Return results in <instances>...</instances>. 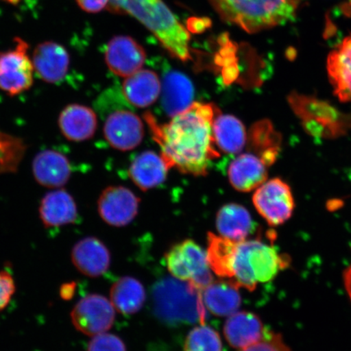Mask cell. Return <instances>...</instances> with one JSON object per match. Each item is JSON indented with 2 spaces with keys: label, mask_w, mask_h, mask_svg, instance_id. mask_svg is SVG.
Listing matches in <instances>:
<instances>
[{
  "label": "cell",
  "mask_w": 351,
  "mask_h": 351,
  "mask_svg": "<svg viewBox=\"0 0 351 351\" xmlns=\"http://www.w3.org/2000/svg\"><path fill=\"white\" fill-rule=\"evenodd\" d=\"M104 134L110 146L116 150H134L144 138L143 122L137 114L130 110H117L105 120Z\"/></svg>",
  "instance_id": "cell-11"
},
{
  "label": "cell",
  "mask_w": 351,
  "mask_h": 351,
  "mask_svg": "<svg viewBox=\"0 0 351 351\" xmlns=\"http://www.w3.org/2000/svg\"><path fill=\"white\" fill-rule=\"evenodd\" d=\"M215 145L223 152L235 155L243 150L247 143V133L243 123L232 115H223L219 112L213 124Z\"/></svg>",
  "instance_id": "cell-25"
},
{
  "label": "cell",
  "mask_w": 351,
  "mask_h": 351,
  "mask_svg": "<svg viewBox=\"0 0 351 351\" xmlns=\"http://www.w3.org/2000/svg\"><path fill=\"white\" fill-rule=\"evenodd\" d=\"M36 182L44 187L59 189L69 181L72 167L67 157L54 150H44L37 154L32 165Z\"/></svg>",
  "instance_id": "cell-15"
},
{
  "label": "cell",
  "mask_w": 351,
  "mask_h": 351,
  "mask_svg": "<svg viewBox=\"0 0 351 351\" xmlns=\"http://www.w3.org/2000/svg\"><path fill=\"white\" fill-rule=\"evenodd\" d=\"M208 261L210 269L221 278L230 279V265L237 241L208 232Z\"/></svg>",
  "instance_id": "cell-30"
},
{
  "label": "cell",
  "mask_w": 351,
  "mask_h": 351,
  "mask_svg": "<svg viewBox=\"0 0 351 351\" xmlns=\"http://www.w3.org/2000/svg\"><path fill=\"white\" fill-rule=\"evenodd\" d=\"M162 82L157 74L149 69L125 77L122 84V93L127 102L134 107L144 108L152 106L160 98Z\"/></svg>",
  "instance_id": "cell-20"
},
{
  "label": "cell",
  "mask_w": 351,
  "mask_h": 351,
  "mask_svg": "<svg viewBox=\"0 0 351 351\" xmlns=\"http://www.w3.org/2000/svg\"><path fill=\"white\" fill-rule=\"evenodd\" d=\"M287 262L274 247L261 240L239 241L232 257L230 280L254 291L258 283L273 280Z\"/></svg>",
  "instance_id": "cell-4"
},
{
  "label": "cell",
  "mask_w": 351,
  "mask_h": 351,
  "mask_svg": "<svg viewBox=\"0 0 351 351\" xmlns=\"http://www.w3.org/2000/svg\"><path fill=\"white\" fill-rule=\"evenodd\" d=\"M223 20L249 34L287 23L295 16L302 0H210Z\"/></svg>",
  "instance_id": "cell-3"
},
{
  "label": "cell",
  "mask_w": 351,
  "mask_h": 351,
  "mask_svg": "<svg viewBox=\"0 0 351 351\" xmlns=\"http://www.w3.org/2000/svg\"><path fill=\"white\" fill-rule=\"evenodd\" d=\"M161 102L170 117L185 111L194 103L195 89L190 79L183 73L171 71L162 82Z\"/></svg>",
  "instance_id": "cell-22"
},
{
  "label": "cell",
  "mask_w": 351,
  "mask_h": 351,
  "mask_svg": "<svg viewBox=\"0 0 351 351\" xmlns=\"http://www.w3.org/2000/svg\"><path fill=\"white\" fill-rule=\"evenodd\" d=\"M15 282L6 271H0V311L5 308L15 293Z\"/></svg>",
  "instance_id": "cell-35"
},
{
  "label": "cell",
  "mask_w": 351,
  "mask_h": 351,
  "mask_svg": "<svg viewBox=\"0 0 351 351\" xmlns=\"http://www.w3.org/2000/svg\"><path fill=\"white\" fill-rule=\"evenodd\" d=\"M265 331L260 318L247 311L231 315L223 327V333L230 345L241 350L257 343Z\"/></svg>",
  "instance_id": "cell-23"
},
{
  "label": "cell",
  "mask_w": 351,
  "mask_h": 351,
  "mask_svg": "<svg viewBox=\"0 0 351 351\" xmlns=\"http://www.w3.org/2000/svg\"><path fill=\"white\" fill-rule=\"evenodd\" d=\"M76 291V284L74 282L66 283L60 288V296L64 300H69L73 297Z\"/></svg>",
  "instance_id": "cell-37"
},
{
  "label": "cell",
  "mask_w": 351,
  "mask_h": 351,
  "mask_svg": "<svg viewBox=\"0 0 351 351\" xmlns=\"http://www.w3.org/2000/svg\"><path fill=\"white\" fill-rule=\"evenodd\" d=\"M39 217L47 228L75 223L78 217L76 202L64 189H56L43 197L39 206Z\"/></svg>",
  "instance_id": "cell-18"
},
{
  "label": "cell",
  "mask_w": 351,
  "mask_h": 351,
  "mask_svg": "<svg viewBox=\"0 0 351 351\" xmlns=\"http://www.w3.org/2000/svg\"><path fill=\"white\" fill-rule=\"evenodd\" d=\"M23 143L20 139L14 138L11 136H8L0 133V165H1L2 172H11L10 167L6 164L8 162L16 170L17 165L21 160L20 158L12 156V153L17 155H23L24 152Z\"/></svg>",
  "instance_id": "cell-32"
},
{
  "label": "cell",
  "mask_w": 351,
  "mask_h": 351,
  "mask_svg": "<svg viewBox=\"0 0 351 351\" xmlns=\"http://www.w3.org/2000/svg\"><path fill=\"white\" fill-rule=\"evenodd\" d=\"M147 56L143 47L129 36H117L109 41L105 62L117 76L128 77L143 69Z\"/></svg>",
  "instance_id": "cell-13"
},
{
  "label": "cell",
  "mask_w": 351,
  "mask_h": 351,
  "mask_svg": "<svg viewBox=\"0 0 351 351\" xmlns=\"http://www.w3.org/2000/svg\"><path fill=\"white\" fill-rule=\"evenodd\" d=\"M327 70L337 97L351 102V35L329 54Z\"/></svg>",
  "instance_id": "cell-24"
},
{
  "label": "cell",
  "mask_w": 351,
  "mask_h": 351,
  "mask_svg": "<svg viewBox=\"0 0 351 351\" xmlns=\"http://www.w3.org/2000/svg\"><path fill=\"white\" fill-rule=\"evenodd\" d=\"M345 287L351 300V266L345 274Z\"/></svg>",
  "instance_id": "cell-38"
},
{
  "label": "cell",
  "mask_w": 351,
  "mask_h": 351,
  "mask_svg": "<svg viewBox=\"0 0 351 351\" xmlns=\"http://www.w3.org/2000/svg\"><path fill=\"white\" fill-rule=\"evenodd\" d=\"M239 287L231 280H217L203 289L204 304L218 317H230L239 310L241 298Z\"/></svg>",
  "instance_id": "cell-27"
},
{
  "label": "cell",
  "mask_w": 351,
  "mask_h": 351,
  "mask_svg": "<svg viewBox=\"0 0 351 351\" xmlns=\"http://www.w3.org/2000/svg\"><path fill=\"white\" fill-rule=\"evenodd\" d=\"M202 291L188 282L165 278L153 289L157 317L171 324L204 323L206 311Z\"/></svg>",
  "instance_id": "cell-5"
},
{
  "label": "cell",
  "mask_w": 351,
  "mask_h": 351,
  "mask_svg": "<svg viewBox=\"0 0 351 351\" xmlns=\"http://www.w3.org/2000/svg\"><path fill=\"white\" fill-rule=\"evenodd\" d=\"M228 178L235 190L252 191L267 181V166L253 153L241 154L230 164Z\"/></svg>",
  "instance_id": "cell-19"
},
{
  "label": "cell",
  "mask_w": 351,
  "mask_h": 351,
  "mask_svg": "<svg viewBox=\"0 0 351 351\" xmlns=\"http://www.w3.org/2000/svg\"><path fill=\"white\" fill-rule=\"evenodd\" d=\"M140 200L128 188L109 186L101 193L98 212L101 218L114 227L128 225L137 216Z\"/></svg>",
  "instance_id": "cell-12"
},
{
  "label": "cell",
  "mask_w": 351,
  "mask_h": 351,
  "mask_svg": "<svg viewBox=\"0 0 351 351\" xmlns=\"http://www.w3.org/2000/svg\"><path fill=\"white\" fill-rule=\"evenodd\" d=\"M72 261L83 275L98 278L108 270L111 256L102 241L94 237H88L74 245Z\"/></svg>",
  "instance_id": "cell-16"
},
{
  "label": "cell",
  "mask_w": 351,
  "mask_h": 351,
  "mask_svg": "<svg viewBox=\"0 0 351 351\" xmlns=\"http://www.w3.org/2000/svg\"><path fill=\"white\" fill-rule=\"evenodd\" d=\"M257 212L271 226L282 225L291 217L295 199L291 189L280 178H274L257 188L253 195Z\"/></svg>",
  "instance_id": "cell-9"
},
{
  "label": "cell",
  "mask_w": 351,
  "mask_h": 351,
  "mask_svg": "<svg viewBox=\"0 0 351 351\" xmlns=\"http://www.w3.org/2000/svg\"><path fill=\"white\" fill-rule=\"evenodd\" d=\"M240 351H291L285 344L282 337L273 332L265 331L263 339L249 348Z\"/></svg>",
  "instance_id": "cell-34"
},
{
  "label": "cell",
  "mask_w": 351,
  "mask_h": 351,
  "mask_svg": "<svg viewBox=\"0 0 351 351\" xmlns=\"http://www.w3.org/2000/svg\"><path fill=\"white\" fill-rule=\"evenodd\" d=\"M289 102L311 134L335 138L344 135L351 128V117L341 114L323 101L292 93Z\"/></svg>",
  "instance_id": "cell-6"
},
{
  "label": "cell",
  "mask_w": 351,
  "mask_h": 351,
  "mask_svg": "<svg viewBox=\"0 0 351 351\" xmlns=\"http://www.w3.org/2000/svg\"><path fill=\"white\" fill-rule=\"evenodd\" d=\"M112 304L119 313L132 315L141 310L146 293L139 280L125 276L117 280L111 289Z\"/></svg>",
  "instance_id": "cell-29"
},
{
  "label": "cell",
  "mask_w": 351,
  "mask_h": 351,
  "mask_svg": "<svg viewBox=\"0 0 351 351\" xmlns=\"http://www.w3.org/2000/svg\"><path fill=\"white\" fill-rule=\"evenodd\" d=\"M184 351H222L221 337L213 328L204 324L195 327L186 337Z\"/></svg>",
  "instance_id": "cell-31"
},
{
  "label": "cell",
  "mask_w": 351,
  "mask_h": 351,
  "mask_svg": "<svg viewBox=\"0 0 351 351\" xmlns=\"http://www.w3.org/2000/svg\"><path fill=\"white\" fill-rule=\"evenodd\" d=\"M32 62L34 72L43 81L55 84L67 75L70 56L64 46L47 41L35 47Z\"/></svg>",
  "instance_id": "cell-14"
},
{
  "label": "cell",
  "mask_w": 351,
  "mask_h": 351,
  "mask_svg": "<svg viewBox=\"0 0 351 351\" xmlns=\"http://www.w3.org/2000/svg\"><path fill=\"white\" fill-rule=\"evenodd\" d=\"M170 169L161 154L146 151L132 162L129 176L136 186L146 191L163 183Z\"/></svg>",
  "instance_id": "cell-21"
},
{
  "label": "cell",
  "mask_w": 351,
  "mask_h": 351,
  "mask_svg": "<svg viewBox=\"0 0 351 351\" xmlns=\"http://www.w3.org/2000/svg\"><path fill=\"white\" fill-rule=\"evenodd\" d=\"M218 112L213 104L194 102L167 124L160 125L151 113L145 115V120L171 169L203 176L208 173L210 162L219 156L213 134Z\"/></svg>",
  "instance_id": "cell-1"
},
{
  "label": "cell",
  "mask_w": 351,
  "mask_h": 351,
  "mask_svg": "<svg viewBox=\"0 0 351 351\" xmlns=\"http://www.w3.org/2000/svg\"><path fill=\"white\" fill-rule=\"evenodd\" d=\"M16 46L0 52V90L10 96L23 93L34 83V66L28 43L15 38Z\"/></svg>",
  "instance_id": "cell-8"
},
{
  "label": "cell",
  "mask_w": 351,
  "mask_h": 351,
  "mask_svg": "<svg viewBox=\"0 0 351 351\" xmlns=\"http://www.w3.org/2000/svg\"><path fill=\"white\" fill-rule=\"evenodd\" d=\"M77 330L87 336H96L109 330L115 320V307L108 298L89 295L79 301L71 313Z\"/></svg>",
  "instance_id": "cell-10"
},
{
  "label": "cell",
  "mask_w": 351,
  "mask_h": 351,
  "mask_svg": "<svg viewBox=\"0 0 351 351\" xmlns=\"http://www.w3.org/2000/svg\"><path fill=\"white\" fill-rule=\"evenodd\" d=\"M282 140V135L269 120L256 122L247 134L250 149L267 167L274 164L278 159Z\"/></svg>",
  "instance_id": "cell-26"
},
{
  "label": "cell",
  "mask_w": 351,
  "mask_h": 351,
  "mask_svg": "<svg viewBox=\"0 0 351 351\" xmlns=\"http://www.w3.org/2000/svg\"><path fill=\"white\" fill-rule=\"evenodd\" d=\"M58 124L65 138L77 143L93 137L97 130L98 119L90 108L73 104L67 105L61 111Z\"/></svg>",
  "instance_id": "cell-17"
},
{
  "label": "cell",
  "mask_w": 351,
  "mask_h": 351,
  "mask_svg": "<svg viewBox=\"0 0 351 351\" xmlns=\"http://www.w3.org/2000/svg\"><path fill=\"white\" fill-rule=\"evenodd\" d=\"M217 230L223 238L239 241L247 240L253 228L251 214L243 206L229 204L219 210Z\"/></svg>",
  "instance_id": "cell-28"
},
{
  "label": "cell",
  "mask_w": 351,
  "mask_h": 351,
  "mask_svg": "<svg viewBox=\"0 0 351 351\" xmlns=\"http://www.w3.org/2000/svg\"><path fill=\"white\" fill-rule=\"evenodd\" d=\"M108 8L135 17L176 58L182 61L191 59L190 33L163 0H110Z\"/></svg>",
  "instance_id": "cell-2"
},
{
  "label": "cell",
  "mask_w": 351,
  "mask_h": 351,
  "mask_svg": "<svg viewBox=\"0 0 351 351\" xmlns=\"http://www.w3.org/2000/svg\"><path fill=\"white\" fill-rule=\"evenodd\" d=\"M166 265L175 278L203 289L213 282L207 254L192 240L173 245L165 254Z\"/></svg>",
  "instance_id": "cell-7"
},
{
  "label": "cell",
  "mask_w": 351,
  "mask_h": 351,
  "mask_svg": "<svg viewBox=\"0 0 351 351\" xmlns=\"http://www.w3.org/2000/svg\"><path fill=\"white\" fill-rule=\"evenodd\" d=\"M86 351H126V348L119 337L104 332L94 336L88 344Z\"/></svg>",
  "instance_id": "cell-33"
},
{
  "label": "cell",
  "mask_w": 351,
  "mask_h": 351,
  "mask_svg": "<svg viewBox=\"0 0 351 351\" xmlns=\"http://www.w3.org/2000/svg\"><path fill=\"white\" fill-rule=\"evenodd\" d=\"M110 0H77V3L83 11L89 13H97L108 6Z\"/></svg>",
  "instance_id": "cell-36"
}]
</instances>
